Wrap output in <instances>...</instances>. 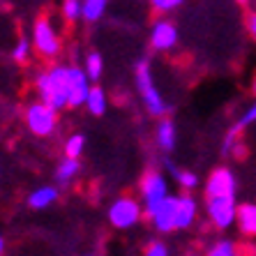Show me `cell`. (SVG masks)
I'll use <instances>...</instances> for the list:
<instances>
[{
	"label": "cell",
	"instance_id": "obj_30",
	"mask_svg": "<svg viewBox=\"0 0 256 256\" xmlns=\"http://www.w3.org/2000/svg\"><path fill=\"white\" fill-rule=\"evenodd\" d=\"M164 168H166V173H171L173 178H176V176H178V171H180V168L176 166V164H173L171 157H164Z\"/></svg>",
	"mask_w": 256,
	"mask_h": 256
},
{
	"label": "cell",
	"instance_id": "obj_29",
	"mask_svg": "<svg viewBox=\"0 0 256 256\" xmlns=\"http://www.w3.org/2000/svg\"><path fill=\"white\" fill-rule=\"evenodd\" d=\"M247 32H250V37L256 42V12H252L247 16Z\"/></svg>",
	"mask_w": 256,
	"mask_h": 256
},
{
	"label": "cell",
	"instance_id": "obj_5",
	"mask_svg": "<svg viewBox=\"0 0 256 256\" xmlns=\"http://www.w3.org/2000/svg\"><path fill=\"white\" fill-rule=\"evenodd\" d=\"M30 40H32L35 54L44 60H56L62 51V40H60L58 30L48 16L35 18L32 30H30Z\"/></svg>",
	"mask_w": 256,
	"mask_h": 256
},
{
	"label": "cell",
	"instance_id": "obj_32",
	"mask_svg": "<svg viewBox=\"0 0 256 256\" xmlns=\"http://www.w3.org/2000/svg\"><path fill=\"white\" fill-rule=\"evenodd\" d=\"M252 95H254V97H256V76H254V78H252Z\"/></svg>",
	"mask_w": 256,
	"mask_h": 256
},
{
	"label": "cell",
	"instance_id": "obj_21",
	"mask_svg": "<svg viewBox=\"0 0 256 256\" xmlns=\"http://www.w3.org/2000/svg\"><path fill=\"white\" fill-rule=\"evenodd\" d=\"M32 51H35L32 40L26 37V35H21L16 40V44H14V48H12V60L18 62V65H26V62H30V58H32Z\"/></svg>",
	"mask_w": 256,
	"mask_h": 256
},
{
	"label": "cell",
	"instance_id": "obj_20",
	"mask_svg": "<svg viewBox=\"0 0 256 256\" xmlns=\"http://www.w3.org/2000/svg\"><path fill=\"white\" fill-rule=\"evenodd\" d=\"M108 10V0H84V21L97 24Z\"/></svg>",
	"mask_w": 256,
	"mask_h": 256
},
{
	"label": "cell",
	"instance_id": "obj_13",
	"mask_svg": "<svg viewBox=\"0 0 256 256\" xmlns=\"http://www.w3.org/2000/svg\"><path fill=\"white\" fill-rule=\"evenodd\" d=\"M155 141H157V148L162 152H173L176 146H178V130H176V122L171 118H160L155 127Z\"/></svg>",
	"mask_w": 256,
	"mask_h": 256
},
{
	"label": "cell",
	"instance_id": "obj_10",
	"mask_svg": "<svg viewBox=\"0 0 256 256\" xmlns=\"http://www.w3.org/2000/svg\"><path fill=\"white\" fill-rule=\"evenodd\" d=\"M176 212H178V196L168 194V196L155 208V212L148 214V220L157 233L166 236V233L178 231V228H176Z\"/></svg>",
	"mask_w": 256,
	"mask_h": 256
},
{
	"label": "cell",
	"instance_id": "obj_27",
	"mask_svg": "<svg viewBox=\"0 0 256 256\" xmlns=\"http://www.w3.org/2000/svg\"><path fill=\"white\" fill-rule=\"evenodd\" d=\"M182 2H185V0H150L152 10H155V12H160V14L173 12V10H178Z\"/></svg>",
	"mask_w": 256,
	"mask_h": 256
},
{
	"label": "cell",
	"instance_id": "obj_22",
	"mask_svg": "<svg viewBox=\"0 0 256 256\" xmlns=\"http://www.w3.org/2000/svg\"><path fill=\"white\" fill-rule=\"evenodd\" d=\"M240 127L238 125H233L231 130L224 134V138H222V143H220V152L224 157H231V155H236L240 150Z\"/></svg>",
	"mask_w": 256,
	"mask_h": 256
},
{
	"label": "cell",
	"instance_id": "obj_31",
	"mask_svg": "<svg viewBox=\"0 0 256 256\" xmlns=\"http://www.w3.org/2000/svg\"><path fill=\"white\" fill-rule=\"evenodd\" d=\"M5 252V238H2V233H0V254Z\"/></svg>",
	"mask_w": 256,
	"mask_h": 256
},
{
	"label": "cell",
	"instance_id": "obj_8",
	"mask_svg": "<svg viewBox=\"0 0 256 256\" xmlns=\"http://www.w3.org/2000/svg\"><path fill=\"white\" fill-rule=\"evenodd\" d=\"M178 42H180V32L173 21L160 18V21L152 24V28H150V48L152 51H157V54H171V51L178 48Z\"/></svg>",
	"mask_w": 256,
	"mask_h": 256
},
{
	"label": "cell",
	"instance_id": "obj_3",
	"mask_svg": "<svg viewBox=\"0 0 256 256\" xmlns=\"http://www.w3.org/2000/svg\"><path fill=\"white\" fill-rule=\"evenodd\" d=\"M143 217H146V210H143L141 198L130 196V194L111 201L106 210V222L116 231H130V228L138 226Z\"/></svg>",
	"mask_w": 256,
	"mask_h": 256
},
{
	"label": "cell",
	"instance_id": "obj_26",
	"mask_svg": "<svg viewBox=\"0 0 256 256\" xmlns=\"http://www.w3.org/2000/svg\"><path fill=\"white\" fill-rule=\"evenodd\" d=\"M143 254L146 256H168L171 250H168V244L164 242V240H150V242L146 244Z\"/></svg>",
	"mask_w": 256,
	"mask_h": 256
},
{
	"label": "cell",
	"instance_id": "obj_33",
	"mask_svg": "<svg viewBox=\"0 0 256 256\" xmlns=\"http://www.w3.org/2000/svg\"><path fill=\"white\" fill-rule=\"evenodd\" d=\"M236 2H238V5H250L252 0H236Z\"/></svg>",
	"mask_w": 256,
	"mask_h": 256
},
{
	"label": "cell",
	"instance_id": "obj_7",
	"mask_svg": "<svg viewBox=\"0 0 256 256\" xmlns=\"http://www.w3.org/2000/svg\"><path fill=\"white\" fill-rule=\"evenodd\" d=\"M168 180L166 176L157 168H148L143 173L141 182H138V198L143 203V210H146V217L150 212H155V208L160 206L164 198L168 196Z\"/></svg>",
	"mask_w": 256,
	"mask_h": 256
},
{
	"label": "cell",
	"instance_id": "obj_1",
	"mask_svg": "<svg viewBox=\"0 0 256 256\" xmlns=\"http://www.w3.org/2000/svg\"><path fill=\"white\" fill-rule=\"evenodd\" d=\"M37 97L56 108V111H65L67 100H70V67L67 65H51L48 70L40 72L35 78Z\"/></svg>",
	"mask_w": 256,
	"mask_h": 256
},
{
	"label": "cell",
	"instance_id": "obj_4",
	"mask_svg": "<svg viewBox=\"0 0 256 256\" xmlns=\"http://www.w3.org/2000/svg\"><path fill=\"white\" fill-rule=\"evenodd\" d=\"M58 114L60 111H56L51 104L37 100V102H32V104H28L24 111L26 127H28V132L37 138L54 136L56 130H58Z\"/></svg>",
	"mask_w": 256,
	"mask_h": 256
},
{
	"label": "cell",
	"instance_id": "obj_11",
	"mask_svg": "<svg viewBox=\"0 0 256 256\" xmlns=\"http://www.w3.org/2000/svg\"><path fill=\"white\" fill-rule=\"evenodd\" d=\"M206 196H220V194H236L238 192V178L236 173L226 166H220L210 171L208 180H206Z\"/></svg>",
	"mask_w": 256,
	"mask_h": 256
},
{
	"label": "cell",
	"instance_id": "obj_18",
	"mask_svg": "<svg viewBox=\"0 0 256 256\" xmlns=\"http://www.w3.org/2000/svg\"><path fill=\"white\" fill-rule=\"evenodd\" d=\"M206 254H210V256H238L240 244H238V240H233V238H217L214 242H210Z\"/></svg>",
	"mask_w": 256,
	"mask_h": 256
},
{
	"label": "cell",
	"instance_id": "obj_24",
	"mask_svg": "<svg viewBox=\"0 0 256 256\" xmlns=\"http://www.w3.org/2000/svg\"><path fill=\"white\" fill-rule=\"evenodd\" d=\"M86 150V136L84 134H72L65 141V155L70 157H81Z\"/></svg>",
	"mask_w": 256,
	"mask_h": 256
},
{
	"label": "cell",
	"instance_id": "obj_25",
	"mask_svg": "<svg viewBox=\"0 0 256 256\" xmlns=\"http://www.w3.org/2000/svg\"><path fill=\"white\" fill-rule=\"evenodd\" d=\"M176 180H178V185L182 187L185 192H194L198 185H201V178H198L196 173H194V171H182V168L178 171Z\"/></svg>",
	"mask_w": 256,
	"mask_h": 256
},
{
	"label": "cell",
	"instance_id": "obj_16",
	"mask_svg": "<svg viewBox=\"0 0 256 256\" xmlns=\"http://www.w3.org/2000/svg\"><path fill=\"white\" fill-rule=\"evenodd\" d=\"M78 171H81V162H78V157H70L65 155L62 160L58 162V166H56V182H58V187H67L74 182V178L78 176Z\"/></svg>",
	"mask_w": 256,
	"mask_h": 256
},
{
	"label": "cell",
	"instance_id": "obj_28",
	"mask_svg": "<svg viewBox=\"0 0 256 256\" xmlns=\"http://www.w3.org/2000/svg\"><path fill=\"white\" fill-rule=\"evenodd\" d=\"M236 125L240 127V130H244V127H250V125H256V100L252 102L250 106L242 111V116L238 118V122Z\"/></svg>",
	"mask_w": 256,
	"mask_h": 256
},
{
	"label": "cell",
	"instance_id": "obj_12",
	"mask_svg": "<svg viewBox=\"0 0 256 256\" xmlns=\"http://www.w3.org/2000/svg\"><path fill=\"white\" fill-rule=\"evenodd\" d=\"M198 220V201L192 196V192H185L178 196V212H176V228L187 231Z\"/></svg>",
	"mask_w": 256,
	"mask_h": 256
},
{
	"label": "cell",
	"instance_id": "obj_2",
	"mask_svg": "<svg viewBox=\"0 0 256 256\" xmlns=\"http://www.w3.org/2000/svg\"><path fill=\"white\" fill-rule=\"evenodd\" d=\"M134 78H136V90L141 95V102L146 111L155 118H164V116L171 111L168 102L164 100V95L160 92V88L155 86V78H152V67H150L148 58H141L134 65Z\"/></svg>",
	"mask_w": 256,
	"mask_h": 256
},
{
	"label": "cell",
	"instance_id": "obj_23",
	"mask_svg": "<svg viewBox=\"0 0 256 256\" xmlns=\"http://www.w3.org/2000/svg\"><path fill=\"white\" fill-rule=\"evenodd\" d=\"M84 70L88 72V76L92 84H97L104 74V58H102L97 51H88L86 54V62H84Z\"/></svg>",
	"mask_w": 256,
	"mask_h": 256
},
{
	"label": "cell",
	"instance_id": "obj_17",
	"mask_svg": "<svg viewBox=\"0 0 256 256\" xmlns=\"http://www.w3.org/2000/svg\"><path fill=\"white\" fill-rule=\"evenodd\" d=\"M88 108V114L90 116H95V118H102V116L106 114V108H108V97L106 92L100 88V86H92L90 88V95L88 100H86V106Z\"/></svg>",
	"mask_w": 256,
	"mask_h": 256
},
{
	"label": "cell",
	"instance_id": "obj_6",
	"mask_svg": "<svg viewBox=\"0 0 256 256\" xmlns=\"http://www.w3.org/2000/svg\"><path fill=\"white\" fill-rule=\"evenodd\" d=\"M206 217L210 226L217 231H228L236 226L238 220V201L236 194H220V196H206Z\"/></svg>",
	"mask_w": 256,
	"mask_h": 256
},
{
	"label": "cell",
	"instance_id": "obj_9",
	"mask_svg": "<svg viewBox=\"0 0 256 256\" xmlns=\"http://www.w3.org/2000/svg\"><path fill=\"white\" fill-rule=\"evenodd\" d=\"M92 81H90L88 72L78 65H70V100H67V108H84L86 100L90 95Z\"/></svg>",
	"mask_w": 256,
	"mask_h": 256
},
{
	"label": "cell",
	"instance_id": "obj_15",
	"mask_svg": "<svg viewBox=\"0 0 256 256\" xmlns=\"http://www.w3.org/2000/svg\"><path fill=\"white\" fill-rule=\"evenodd\" d=\"M236 226L244 238L256 240V203H240Z\"/></svg>",
	"mask_w": 256,
	"mask_h": 256
},
{
	"label": "cell",
	"instance_id": "obj_14",
	"mask_svg": "<svg viewBox=\"0 0 256 256\" xmlns=\"http://www.w3.org/2000/svg\"><path fill=\"white\" fill-rule=\"evenodd\" d=\"M58 196H60V190L56 185H42L30 192L28 198H26V206L30 210H46L58 201Z\"/></svg>",
	"mask_w": 256,
	"mask_h": 256
},
{
	"label": "cell",
	"instance_id": "obj_19",
	"mask_svg": "<svg viewBox=\"0 0 256 256\" xmlns=\"http://www.w3.org/2000/svg\"><path fill=\"white\" fill-rule=\"evenodd\" d=\"M60 16L65 24H78L84 21V0H62Z\"/></svg>",
	"mask_w": 256,
	"mask_h": 256
}]
</instances>
